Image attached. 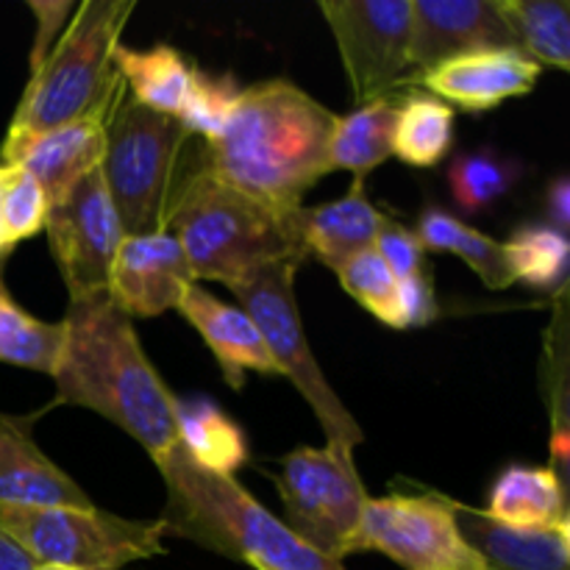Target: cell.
<instances>
[{
	"label": "cell",
	"mask_w": 570,
	"mask_h": 570,
	"mask_svg": "<svg viewBox=\"0 0 570 570\" xmlns=\"http://www.w3.org/2000/svg\"><path fill=\"white\" fill-rule=\"evenodd\" d=\"M56 404L98 412L154 462L178 449V399L145 354L131 317L109 293L70 301L53 365Z\"/></svg>",
	"instance_id": "obj_1"
},
{
	"label": "cell",
	"mask_w": 570,
	"mask_h": 570,
	"mask_svg": "<svg viewBox=\"0 0 570 570\" xmlns=\"http://www.w3.org/2000/svg\"><path fill=\"white\" fill-rule=\"evenodd\" d=\"M337 115L287 78L243 89L226 126L200 142V170L282 212L304 206L328 167Z\"/></svg>",
	"instance_id": "obj_2"
},
{
	"label": "cell",
	"mask_w": 570,
	"mask_h": 570,
	"mask_svg": "<svg viewBox=\"0 0 570 570\" xmlns=\"http://www.w3.org/2000/svg\"><path fill=\"white\" fill-rule=\"evenodd\" d=\"M301 209H273L198 170L178 193L165 232L181 245L195 284L237 287L271 265L309 259L301 239Z\"/></svg>",
	"instance_id": "obj_3"
},
{
	"label": "cell",
	"mask_w": 570,
	"mask_h": 570,
	"mask_svg": "<svg viewBox=\"0 0 570 570\" xmlns=\"http://www.w3.org/2000/svg\"><path fill=\"white\" fill-rule=\"evenodd\" d=\"M167 484L165 532L193 540L254 570H345L295 538L267 512L237 476H215L187 460L181 449L156 462Z\"/></svg>",
	"instance_id": "obj_4"
},
{
	"label": "cell",
	"mask_w": 570,
	"mask_h": 570,
	"mask_svg": "<svg viewBox=\"0 0 570 570\" xmlns=\"http://www.w3.org/2000/svg\"><path fill=\"white\" fill-rule=\"evenodd\" d=\"M189 145L193 134L178 117L159 115L122 95L106 128L100 173L126 237L165 232L178 193L200 170V148L189 159Z\"/></svg>",
	"instance_id": "obj_5"
},
{
	"label": "cell",
	"mask_w": 570,
	"mask_h": 570,
	"mask_svg": "<svg viewBox=\"0 0 570 570\" xmlns=\"http://www.w3.org/2000/svg\"><path fill=\"white\" fill-rule=\"evenodd\" d=\"M134 0H83L59 42L31 72L6 137H31L81 117L104 95L115 72V50Z\"/></svg>",
	"instance_id": "obj_6"
},
{
	"label": "cell",
	"mask_w": 570,
	"mask_h": 570,
	"mask_svg": "<svg viewBox=\"0 0 570 570\" xmlns=\"http://www.w3.org/2000/svg\"><path fill=\"white\" fill-rule=\"evenodd\" d=\"M0 527L37 562L122 570L165 554V523L128 521L95 507H0Z\"/></svg>",
	"instance_id": "obj_7"
},
{
	"label": "cell",
	"mask_w": 570,
	"mask_h": 570,
	"mask_svg": "<svg viewBox=\"0 0 570 570\" xmlns=\"http://www.w3.org/2000/svg\"><path fill=\"white\" fill-rule=\"evenodd\" d=\"M298 267L301 265H295V262L271 265L239 282L237 287H232V293L237 295L243 309L248 312L250 321L265 337L278 373L298 387V393L304 395V401L317 415L323 432H326V445L337 451H354L365 434H362L354 415L345 410L332 384L326 382L315 354H312L298 301H295Z\"/></svg>",
	"instance_id": "obj_8"
},
{
	"label": "cell",
	"mask_w": 570,
	"mask_h": 570,
	"mask_svg": "<svg viewBox=\"0 0 570 570\" xmlns=\"http://www.w3.org/2000/svg\"><path fill=\"white\" fill-rule=\"evenodd\" d=\"M278 495L287 518L284 523L295 538L334 562L354 554L362 512L371 499L354 468V451L332 445L289 451L282 462Z\"/></svg>",
	"instance_id": "obj_9"
},
{
	"label": "cell",
	"mask_w": 570,
	"mask_h": 570,
	"mask_svg": "<svg viewBox=\"0 0 570 570\" xmlns=\"http://www.w3.org/2000/svg\"><path fill=\"white\" fill-rule=\"evenodd\" d=\"M382 551L406 570H490L462 540L454 499L440 493H390L367 499L354 554Z\"/></svg>",
	"instance_id": "obj_10"
},
{
	"label": "cell",
	"mask_w": 570,
	"mask_h": 570,
	"mask_svg": "<svg viewBox=\"0 0 570 570\" xmlns=\"http://www.w3.org/2000/svg\"><path fill=\"white\" fill-rule=\"evenodd\" d=\"M337 39L354 104L410 87L412 0H321Z\"/></svg>",
	"instance_id": "obj_11"
},
{
	"label": "cell",
	"mask_w": 570,
	"mask_h": 570,
	"mask_svg": "<svg viewBox=\"0 0 570 570\" xmlns=\"http://www.w3.org/2000/svg\"><path fill=\"white\" fill-rule=\"evenodd\" d=\"M45 232L50 254L70 289V301L109 293L111 262L126 234L100 167L48 206Z\"/></svg>",
	"instance_id": "obj_12"
},
{
	"label": "cell",
	"mask_w": 570,
	"mask_h": 570,
	"mask_svg": "<svg viewBox=\"0 0 570 570\" xmlns=\"http://www.w3.org/2000/svg\"><path fill=\"white\" fill-rule=\"evenodd\" d=\"M126 92V83H122L120 72L115 70L98 104L83 111L81 117H72L61 126L31 134V137H6L3 148H0L3 165L28 173L42 187L48 206L56 204L87 173L100 167L106 148V128H109L111 115H115L117 104Z\"/></svg>",
	"instance_id": "obj_13"
},
{
	"label": "cell",
	"mask_w": 570,
	"mask_h": 570,
	"mask_svg": "<svg viewBox=\"0 0 570 570\" xmlns=\"http://www.w3.org/2000/svg\"><path fill=\"white\" fill-rule=\"evenodd\" d=\"M195 284L181 245L170 232L122 237L109 273V298L128 317H159L176 309Z\"/></svg>",
	"instance_id": "obj_14"
},
{
	"label": "cell",
	"mask_w": 570,
	"mask_h": 570,
	"mask_svg": "<svg viewBox=\"0 0 570 570\" xmlns=\"http://www.w3.org/2000/svg\"><path fill=\"white\" fill-rule=\"evenodd\" d=\"M540 72L543 67L534 65L518 48H493L456 56L432 70L415 72L410 87L421 83L423 89H429V95L449 104L451 109L460 106L462 111L479 115V111L495 109L504 100L532 92Z\"/></svg>",
	"instance_id": "obj_15"
},
{
	"label": "cell",
	"mask_w": 570,
	"mask_h": 570,
	"mask_svg": "<svg viewBox=\"0 0 570 570\" xmlns=\"http://www.w3.org/2000/svg\"><path fill=\"white\" fill-rule=\"evenodd\" d=\"M493 48H515L495 0H412V70Z\"/></svg>",
	"instance_id": "obj_16"
},
{
	"label": "cell",
	"mask_w": 570,
	"mask_h": 570,
	"mask_svg": "<svg viewBox=\"0 0 570 570\" xmlns=\"http://www.w3.org/2000/svg\"><path fill=\"white\" fill-rule=\"evenodd\" d=\"M33 417L0 412V507H92L33 440Z\"/></svg>",
	"instance_id": "obj_17"
},
{
	"label": "cell",
	"mask_w": 570,
	"mask_h": 570,
	"mask_svg": "<svg viewBox=\"0 0 570 570\" xmlns=\"http://www.w3.org/2000/svg\"><path fill=\"white\" fill-rule=\"evenodd\" d=\"M176 309L204 337V343L209 345L217 365H220L223 376L234 390L245 384V371L282 376L265 337L243 306L223 304L204 287L189 284Z\"/></svg>",
	"instance_id": "obj_18"
},
{
	"label": "cell",
	"mask_w": 570,
	"mask_h": 570,
	"mask_svg": "<svg viewBox=\"0 0 570 570\" xmlns=\"http://www.w3.org/2000/svg\"><path fill=\"white\" fill-rule=\"evenodd\" d=\"M454 521L490 570H570V527H507L460 501H454Z\"/></svg>",
	"instance_id": "obj_19"
},
{
	"label": "cell",
	"mask_w": 570,
	"mask_h": 570,
	"mask_svg": "<svg viewBox=\"0 0 570 570\" xmlns=\"http://www.w3.org/2000/svg\"><path fill=\"white\" fill-rule=\"evenodd\" d=\"M382 223L384 215L365 195V178H354V187L343 198L301 209V239L306 256L337 273L345 262L373 248Z\"/></svg>",
	"instance_id": "obj_20"
},
{
	"label": "cell",
	"mask_w": 570,
	"mask_h": 570,
	"mask_svg": "<svg viewBox=\"0 0 570 570\" xmlns=\"http://www.w3.org/2000/svg\"><path fill=\"white\" fill-rule=\"evenodd\" d=\"M484 512L493 521L518 529L570 527L566 484L551 468H507L495 479Z\"/></svg>",
	"instance_id": "obj_21"
},
{
	"label": "cell",
	"mask_w": 570,
	"mask_h": 570,
	"mask_svg": "<svg viewBox=\"0 0 570 570\" xmlns=\"http://www.w3.org/2000/svg\"><path fill=\"white\" fill-rule=\"evenodd\" d=\"M404 92L384 95L356 106L345 117H337L332 142H328V167L351 170L354 178H365L373 167L393 156V134L399 120Z\"/></svg>",
	"instance_id": "obj_22"
},
{
	"label": "cell",
	"mask_w": 570,
	"mask_h": 570,
	"mask_svg": "<svg viewBox=\"0 0 570 570\" xmlns=\"http://www.w3.org/2000/svg\"><path fill=\"white\" fill-rule=\"evenodd\" d=\"M178 449L193 465L215 476H234L248 462V440L237 421L209 399H187L176 404Z\"/></svg>",
	"instance_id": "obj_23"
},
{
	"label": "cell",
	"mask_w": 570,
	"mask_h": 570,
	"mask_svg": "<svg viewBox=\"0 0 570 570\" xmlns=\"http://www.w3.org/2000/svg\"><path fill=\"white\" fill-rule=\"evenodd\" d=\"M111 65L120 72L128 95L137 104L159 115L178 117L195 65H189L176 48L156 45L150 50H131L126 45H117Z\"/></svg>",
	"instance_id": "obj_24"
},
{
	"label": "cell",
	"mask_w": 570,
	"mask_h": 570,
	"mask_svg": "<svg viewBox=\"0 0 570 570\" xmlns=\"http://www.w3.org/2000/svg\"><path fill=\"white\" fill-rule=\"evenodd\" d=\"M501 20L510 28L515 48L534 65L570 67V6L568 0H495Z\"/></svg>",
	"instance_id": "obj_25"
},
{
	"label": "cell",
	"mask_w": 570,
	"mask_h": 570,
	"mask_svg": "<svg viewBox=\"0 0 570 570\" xmlns=\"http://www.w3.org/2000/svg\"><path fill=\"white\" fill-rule=\"evenodd\" d=\"M417 239H421L423 250H438V254H454L488 284V289H510L515 284L510 265L504 259V248L495 243L488 234L476 232L460 217L449 215V212L426 209L417 220Z\"/></svg>",
	"instance_id": "obj_26"
},
{
	"label": "cell",
	"mask_w": 570,
	"mask_h": 570,
	"mask_svg": "<svg viewBox=\"0 0 570 570\" xmlns=\"http://www.w3.org/2000/svg\"><path fill=\"white\" fill-rule=\"evenodd\" d=\"M454 142V109L434 95H406L393 134V154L410 167H434Z\"/></svg>",
	"instance_id": "obj_27"
},
{
	"label": "cell",
	"mask_w": 570,
	"mask_h": 570,
	"mask_svg": "<svg viewBox=\"0 0 570 570\" xmlns=\"http://www.w3.org/2000/svg\"><path fill=\"white\" fill-rule=\"evenodd\" d=\"M61 345V323H45L28 315L9 295L0 278V362L28 371L53 373Z\"/></svg>",
	"instance_id": "obj_28"
},
{
	"label": "cell",
	"mask_w": 570,
	"mask_h": 570,
	"mask_svg": "<svg viewBox=\"0 0 570 570\" xmlns=\"http://www.w3.org/2000/svg\"><path fill=\"white\" fill-rule=\"evenodd\" d=\"M518 178H521V165L490 148L460 154L449 167L451 198L468 215L490 209L501 195L515 187Z\"/></svg>",
	"instance_id": "obj_29"
},
{
	"label": "cell",
	"mask_w": 570,
	"mask_h": 570,
	"mask_svg": "<svg viewBox=\"0 0 570 570\" xmlns=\"http://www.w3.org/2000/svg\"><path fill=\"white\" fill-rule=\"evenodd\" d=\"M501 248L515 282H527L534 289H554L566 282L568 237L557 228L523 226Z\"/></svg>",
	"instance_id": "obj_30"
},
{
	"label": "cell",
	"mask_w": 570,
	"mask_h": 570,
	"mask_svg": "<svg viewBox=\"0 0 570 570\" xmlns=\"http://www.w3.org/2000/svg\"><path fill=\"white\" fill-rule=\"evenodd\" d=\"M337 278L345 293L360 301L376 321H382L384 326L406 328L404 315H401L399 278L390 273V267L384 265L376 250L371 248L345 262L337 271Z\"/></svg>",
	"instance_id": "obj_31"
},
{
	"label": "cell",
	"mask_w": 570,
	"mask_h": 570,
	"mask_svg": "<svg viewBox=\"0 0 570 570\" xmlns=\"http://www.w3.org/2000/svg\"><path fill=\"white\" fill-rule=\"evenodd\" d=\"M239 92L243 89H239L237 78L232 72H226V76H209L200 67H193V78H189L187 98H184L181 111H178V122L193 137H198L200 142H209L226 126Z\"/></svg>",
	"instance_id": "obj_32"
},
{
	"label": "cell",
	"mask_w": 570,
	"mask_h": 570,
	"mask_svg": "<svg viewBox=\"0 0 570 570\" xmlns=\"http://www.w3.org/2000/svg\"><path fill=\"white\" fill-rule=\"evenodd\" d=\"M48 217V198L42 187L28 173L11 167V176L0 198V245L11 250L22 239L33 237L45 228Z\"/></svg>",
	"instance_id": "obj_33"
},
{
	"label": "cell",
	"mask_w": 570,
	"mask_h": 570,
	"mask_svg": "<svg viewBox=\"0 0 570 570\" xmlns=\"http://www.w3.org/2000/svg\"><path fill=\"white\" fill-rule=\"evenodd\" d=\"M373 250L382 256V262L390 267V273L399 282H406V278H415L426 273V250H423L421 239H417L415 232L401 226V223H393L384 217L382 228L376 234V243H373Z\"/></svg>",
	"instance_id": "obj_34"
},
{
	"label": "cell",
	"mask_w": 570,
	"mask_h": 570,
	"mask_svg": "<svg viewBox=\"0 0 570 570\" xmlns=\"http://www.w3.org/2000/svg\"><path fill=\"white\" fill-rule=\"evenodd\" d=\"M28 9L37 17V37H33L31 48V72L37 70L50 53L59 37L65 33V26L70 17L76 14L78 3L76 0H28Z\"/></svg>",
	"instance_id": "obj_35"
},
{
	"label": "cell",
	"mask_w": 570,
	"mask_h": 570,
	"mask_svg": "<svg viewBox=\"0 0 570 570\" xmlns=\"http://www.w3.org/2000/svg\"><path fill=\"white\" fill-rule=\"evenodd\" d=\"M401 293V315H404V326H426L438 315V301H434L432 282H429V273L415 278H406L399 282Z\"/></svg>",
	"instance_id": "obj_36"
},
{
	"label": "cell",
	"mask_w": 570,
	"mask_h": 570,
	"mask_svg": "<svg viewBox=\"0 0 570 570\" xmlns=\"http://www.w3.org/2000/svg\"><path fill=\"white\" fill-rule=\"evenodd\" d=\"M549 220L554 223L551 228L566 234L570 223V184L568 178H557L549 187Z\"/></svg>",
	"instance_id": "obj_37"
},
{
	"label": "cell",
	"mask_w": 570,
	"mask_h": 570,
	"mask_svg": "<svg viewBox=\"0 0 570 570\" xmlns=\"http://www.w3.org/2000/svg\"><path fill=\"white\" fill-rule=\"evenodd\" d=\"M39 562L0 527V570H33Z\"/></svg>",
	"instance_id": "obj_38"
},
{
	"label": "cell",
	"mask_w": 570,
	"mask_h": 570,
	"mask_svg": "<svg viewBox=\"0 0 570 570\" xmlns=\"http://www.w3.org/2000/svg\"><path fill=\"white\" fill-rule=\"evenodd\" d=\"M9 176H11V167L0 165V198H3V187H6V181H9ZM0 254H6L3 245H0Z\"/></svg>",
	"instance_id": "obj_39"
},
{
	"label": "cell",
	"mask_w": 570,
	"mask_h": 570,
	"mask_svg": "<svg viewBox=\"0 0 570 570\" xmlns=\"http://www.w3.org/2000/svg\"><path fill=\"white\" fill-rule=\"evenodd\" d=\"M33 570H78V568H67V566H50V562H39Z\"/></svg>",
	"instance_id": "obj_40"
}]
</instances>
